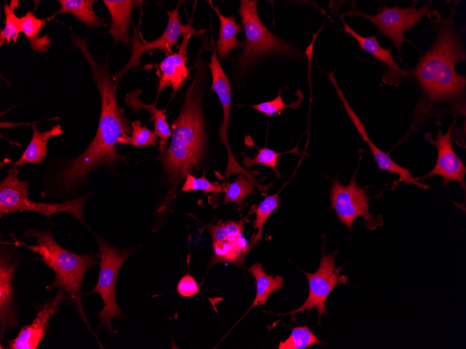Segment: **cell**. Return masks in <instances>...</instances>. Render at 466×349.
Returning <instances> with one entry per match:
<instances>
[{"instance_id": "obj_1", "label": "cell", "mask_w": 466, "mask_h": 349, "mask_svg": "<svg viewBox=\"0 0 466 349\" xmlns=\"http://www.w3.org/2000/svg\"><path fill=\"white\" fill-rule=\"evenodd\" d=\"M73 45L87 61L100 99V114L96 134L87 148L71 158L54 160L43 176V196H75L85 187L88 176L100 167L114 170L116 162H126V157L116 150L117 139L131 134V123L117 102L119 79L109 70L107 60L100 63L92 54L86 38L74 35Z\"/></svg>"}, {"instance_id": "obj_2", "label": "cell", "mask_w": 466, "mask_h": 349, "mask_svg": "<svg viewBox=\"0 0 466 349\" xmlns=\"http://www.w3.org/2000/svg\"><path fill=\"white\" fill-rule=\"evenodd\" d=\"M458 1H455L449 13L440 20L436 27L434 42L420 56L416 65L408 69V79L416 83L420 92L414 119L405 138L430 117L445 111L465 115L466 77L456 70L457 63L466 59L463 31L456 24Z\"/></svg>"}, {"instance_id": "obj_3", "label": "cell", "mask_w": 466, "mask_h": 349, "mask_svg": "<svg viewBox=\"0 0 466 349\" xmlns=\"http://www.w3.org/2000/svg\"><path fill=\"white\" fill-rule=\"evenodd\" d=\"M195 77L188 88L183 105L172 124V139L165 152L160 155L163 172L173 189L188 173L201 166L207 150L205 121L202 110L203 63L197 59Z\"/></svg>"}, {"instance_id": "obj_4", "label": "cell", "mask_w": 466, "mask_h": 349, "mask_svg": "<svg viewBox=\"0 0 466 349\" xmlns=\"http://www.w3.org/2000/svg\"><path fill=\"white\" fill-rule=\"evenodd\" d=\"M24 235L27 238H35L36 244H27L24 241L17 238L13 233L10 234L13 239V243L17 247L23 246L38 254L40 257L38 259L53 270L54 278L52 283L47 286V288L63 289L84 324L95 335L89 325L82 305V288L87 272L98 263L99 253L77 254L69 251L57 242L50 228L47 230L30 228L24 233Z\"/></svg>"}, {"instance_id": "obj_5", "label": "cell", "mask_w": 466, "mask_h": 349, "mask_svg": "<svg viewBox=\"0 0 466 349\" xmlns=\"http://www.w3.org/2000/svg\"><path fill=\"white\" fill-rule=\"evenodd\" d=\"M6 176L0 182V217L18 211H30L44 215L48 220L57 212H67L76 220L87 225L84 208L89 194L60 203H42L29 199V180L18 178L20 166L8 165Z\"/></svg>"}, {"instance_id": "obj_6", "label": "cell", "mask_w": 466, "mask_h": 349, "mask_svg": "<svg viewBox=\"0 0 466 349\" xmlns=\"http://www.w3.org/2000/svg\"><path fill=\"white\" fill-rule=\"evenodd\" d=\"M94 235L99 249L100 271L97 284L89 293L99 295L103 302V307L99 311L100 320L98 329L105 325L108 332L115 333L111 323L113 318L123 317V312L116 299V282L119 272L127 258L136 247L119 248L95 233Z\"/></svg>"}, {"instance_id": "obj_7", "label": "cell", "mask_w": 466, "mask_h": 349, "mask_svg": "<svg viewBox=\"0 0 466 349\" xmlns=\"http://www.w3.org/2000/svg\"><path fill=\"white\" fill-rule=\"evenodd\" d=\"M417 1L408 7L401 8L397 6L388 7L384 3H381L375 15H369L354 7L343 15H356L366 18L375 26L380 36H386L391 40L398 52L400 53L401 45L404 42L412 44V42L405 38V32L411 30L412 27L421 22L423 17H428L434 22H438L440 19L439 13L431 8V1H428L422 7H416Z\"/></svg>"}, {"instance_id": "obj_8", "label": "cell", "mask_w": 466, "mask_h": 349, "mask_svg": "<svg viewBox=\"0 0 466 349\" xmlns=\"http://www.w3.org/2000/svg\"><path fill=\"white\" fill-rule=\"evenodd\" d=\"M257 3L258 1L255 0L240 1L239 13L246 38L238 63L242 71L264 55H292L296 53L292 46L276 36L264 26L258 15Z\"/></svg>"}, {"instance_id": "obj_9", "label": "cell", "mask_w": 466, "mask_h": 349, "mask_svg": "<svg viewBox=\"0 0 466 349\" xmlns=\"http://www.w3.org/2000/svg\"><path fill=\"white\" fill-rule=\"evenodd\" d=\"M331 208L336 212L338 219L351 232L354 220L363 217L365 226L375 229L381 226L380 216L373 217L369 212V197L366 190L356 183L354 173L347 185H343L338 178L333 180L330 192Z\"/></svg>"}, {"instance_id": "obj_10", "label": "cell", "mask_w": 466, "mask_h": 349, "mask_svg": "<svg viewBox=\"0 0 466 349\" xmlns=\"http://www.w3.org/2000/svg\"><path fill=\"white\" fill-rule=\"evenodd\" d=\"M337 254L338 251L331 254H326L323 245L322 254L317 271L313 273L304 272L309 286L308 298L299 307L283 313L282 316L291 315L292 321L294 322L296 320V313L305 311L310 312L314 307H317L318 325H320L322 315H329L325 306L328 296L337 285L346 284L347 281V277L340 276L343 265L335 267Z\"/></svg>"}, {"instance_id": "obj_11", "label": "cell", "mask_w": 466, "mask_h": 349, "mask_svg": "<svg viewBox=\"0 0 466 349\" xmlns=\"http://www.w3.org/2000/svg\"><path fill=\"white\" fill-rule=\"evenodd\" d=\"M179 6L180 3L174 10H166L168 17L166 27L162 35L153 40L142 42L138 30L134 27V35L131 39V56L126 65L113 75L115 78L119 79L132 68L140 66L142 56L148 51L159 49L166 56L172 54V47L178 44L179 38L181 35L191 33L193 36H202L204 34V29L195 30L191 26L190 22L186 24L181 22L179 12Z\"/></svg>"}, {"instance_id": "obj_12", "label": "cell", "mask_w": 466, "mask_h": 349, "mask_svg": "<svg viewBox=\"0 0 466 349\" xmlns=\"http://www.w3.org/2000/svg\"><path fill=\"white\" fill-rule=\"evenodd\" d=\"M248 217L207 226L212 242L211 265L219 263H230L237 267L243 265L245 256L249 253L248 243L243 236Z\"/></svg>"}, {"instance_id": "obj_13", "label": "cell", "mask_w": 466, "mask_h": 349, "mask_svg": "<svg viewBox=\"0 0 466 349\" xmlns=\"http://www.w3.org/2000/svg\"><path fill=\"white\" fill-rule=\"evenodd\" d=\"M210 69L212 83L211 89L218 95L223 109V120L219 128L218 134L220 142L223 144L227 152V164L224 175L227 179L232 174H239L246 176L250 180H256L255 172L245 169L236 161L229 144L227 129L230 120L231 107V86L229 78L225 73L218 59L216 51L214 49L211 56V61L208 65Z\"/></svg>"}, {"instance_id": "obj_14", "label": "cell", "mask_w": 466, "mask_h": 349, "mask_svg": "<svg viewBox=\"0 0 466 349\" xmlns=\"http://www.w3.org/2000/svg\"><path fill=\"white\" fill-rule=\"evenodd\" d=\"M13 242H1L0 250V330L1 339L6 332L16 327L18 316L16 311L14 274L22 258Z\"/></svg>"}, {"instance_id": "obj_15", "label": "cell", "mask_w": 466, "mask_h": 349, "mask_svg": "<svg viewBox=\"0 0 466 349\" xmlns=\"http://www.w3.org/2000/svg\"><path fill=\"white\" fill-rule=\"evenodd\" d=\"M453 127V123L444 134L439 125L435 139H433L430 134L426 135V140L437 148V159L435 166L428 173L416 179L419 181L433 176H439L444 179L442 184L444 186H446L450 181H456L461 185L465 192L466 168L461 159L454 152L451 141Z\"/></svg>"}, {"instance_id": "obj_16", "label": "cell", "mask_w": 466, "mask_h": 349, "mask_svg": "<svg viewBox=\"0 0 466 349\" xmlns=\"http://www.w3.org/2000/svg\"><path fill=\"white\" fill-rule=\"evenodd\" d=\"M66 292L59 288L56 295L42 304L36 310L32 323L24 327L16 338L8 341L9 349H36L47 330L49 321L66 297Z\"/></svg>"}, {"instance_id": "obj_17", "label": "cell", "mask_w": 466, "mask_h": 349, "mask_svg": "<svg viewBox=\"0 0 466 349\" xmlns=\"http://www.w3.org/2000/svg\"><path fill=\"white\" fill-rule=\"evenodd\" d=\"M331 72L329 73V77L333 84L335 86V88L337 91V93L341 99L342 103L344 106L345 109L346 110L350 118L352 119L355 127L356 128L358 132L361 134L363 140L368 144L370 151L373 155L375 162L377 164V167L379 170L386 171L387 172L393 174L396 173L399 176L398 183L403 182L405 184H413L420 188L428 189L429 185L423 184L419 182L416 178H414L411 174L410 170L409 169L401 166L400 165L396 164L394 161L392 160L389 153H385L380 150L369 138L364 125L358 118L355 112L353 111L348 102L344 97V95L340 88L338 87L333 73Z\"/></svg>"}, {"instance_id": "obj_18", "label": "cell", "mask_w": 466, "mask_h": 349, "mask_svg": "<svg viewBox=\"0 0 466 349\" xmlns=\"http://www.w3.org/2000/svg\"><path fill=\"white\" fill-rule=\"evenodd\" d=\"M192 36L191 33L184 34L178 52L166 56L156 65V74L159 77L157 99L163 90L170 86L172 88V96L174 97L185 81L190 77L189 68L186 64L188 59L187 47Z\"/></svg>"}, {"instance_id": "obj_19", "label": "cell", "mask_w": 466, "mask_h": 349, "mask_svg": "<svg viewBox=\"0 0 466 349\" xmlns=\"http://www.w3.org/2000/svg\"><path fill=\"white\" fill-rule=\"evenodd\" d=\"M343 27L345 31L358 42L360 49L366 51L375 59L385 64L388 70L384 71L382 75L384 83L398 86L401 83L403 77L408 79L407 70L399 67L398 63L394 60L391 51L381 46L375 35L368 37L361 36L345 22Z\"/></svg>"}, {"instance_id": "obj_20", "label": "cell", "mask_w": 466, "mask_h": 349, "mask_svg": "<svg viewBox=\"0 0 466 349\" xmlns=\"http://www.w3.org/2000/svg\"><path fill=\"white\" fill-rule=\"evenodd\" d=\"M111 18L107 33L115 42H122L128 45L130 42L129 25L133 10L141 6L142 1L136 0H103Z\"/></svg>"}, {"instance_id": "obj_21", "label": "cell", "mask_w": 466, "mask_h": 349, "mask_svg": "<svg viewBox=\"0 0 466 349\" xmlns=\"http://www.w3.org/2000/svg\"><path fill=\"white\" fill-rule=\"evenodd\" d=\"M142 91L135 89L128 93L125 98L126 104L135 113L139 110H145L150 114V121L154 123V132L159 138L158 150L160 155L167 150V143L172 136V132L167 121V109H159L156 107V102L151 104L142 102L139 96Z\"/></svg>"}, {"instance_id": "obj_22", "label": "cell", "mask_w": 466, "mask_h": 349, "mask_svg": "<svg viewBox=\"0 0 466 349\" xmlns=\"http://www.w3.org/2000/svg\"><path fill=\"white\" fill-rule=\"evenodd\" d=\"M31 141L23 152L21 157L15 162L10 164L17 166H22L29 164H43V158L47 156V143L50 138L57 137L62 134L63 130L60 124H57L51 129L40 132L33 124L32 126Z\"/></svg>"}, {"instance_id": "obj_23", "label": "cell", "mask_w": 466, "mask_h": 349, "mask_svg": "<svg viewBox=\"0 0 466 349\" xmlns=\"http://www.w3.org/2000/svg\"><path fill=\"white\" fill-rule=\"evenodd\" d=\"M209 3L220 20L219 38L216 42L215 48L220 59L223 60L229 57L230 51L244 47L245 42L236 38L237 33L241 32L243 29L241 25L236 22L233 15L224 16L211 1H209Z\"/></svg>"}, {"instance_id": "obj_24", "label": "cell", "mask_w": 466, "mask_h": 349, "mask_svg": "<svg viewBox=\"0 0 466 349\" xmlns=\"http://www.w3.org/2000/svg\"><path fill=\"white\" fill-rule=\"evenodd\" d=\"M248 272L255 279L256 294L255 299L246 314L253 307L264 305L266 303L269 296L276 290H280L283 287V278L280 275L274 277L267 274L260 263L253 264Z\"/></svg>"}, {"instance_id": "obj_25", "label": "cell", "mask_w": 466, "mask_h": 349, "mask_svg": "<svg viewBox=\"0 0 466 349\" xmlns=\"http://www.w3.org/2000/svg\"><path fill=\"white\" fill-rule=\"evenodd\" d=\"M61 8L52 17V19L57 15L70 13L77 19L84 22L89 28L107 26L104 24V19L98 17L94 12L93 0H58Z\"/></svg>"}, {"instance_id": "obj_26", "label": "cell", "mask_w": 466, "mask_h": 349, "mask_svg": "<svg viewBox=\"0 0 466 349\" xmlns=\"http://www.w3.org/2000/svg\"><path fill=\"white\" fill-rule=\"evenodd\" d=\"M22 32L29 40L30 46L35 52H46L51 40L47 35L39 37L40 31L44 28L47 20L36 17L33 13L28 11L20 17Z\"/></svg>"}, {"instance_id": "obj_27", "label": "cell", "mask_w": 466, "mask_h": 349, "mask_svg": "<svg viewBox=\"0 0 466 349\" xmlns=\"http://www.w3.org/2000/svg\"><path fill=\"white\" fill-rule=\"evenodd\" d=\"M221 187L222 192L225 194V203L232 202L238 205H242L247 196L255 193V187L261 190L266 189L257 180H250L243 175H239L232 183L221 184Z\"/></svg>"}, {"instance_id": "obj_28", "label": "cell", "mask_w": 466, "mask_h": 349, "mask_svg": "<svg viewBox=\"0 0 466 349\" xmlns=\"http://www.w3.org/2000/svg\"><path fill=\"white\" fill-rule=\"evenodd\" d=\"M280 205L278 193L266 196L255 208V219L253 227L256 233L253 234L250 243H248V251L260 241L262 235L263 226L269 217Z\"/></svg>"}, {"instance_id": "obj_29", "label": "cell", "mask_w": 466, "mask_h": 349, "mask_svg": "<svg viewBox=\"0 0 466 349\" xmlns=\"http://www.w3.org/2000/svg\"><path fill=\"white\" fill-rule=\"evenodd\" d=\"M19 8L18 0H11L10 3H5L3 6V12L5 15L4 28L0 31V45L9 43L13 40L15 44L19 38V34L22 32V21L18 17L15 10Z\"/></svg>"}, {"instance_id": "obj_30", "label": "cell", "mask_w": 466, "mask_h": 349, "mask_svg": "<svg viewBox=\"0 0 466 349\" xmlns=\"http://www.w3.org/2000/svg\"><path fill=\"white\" fill-rule=\"evenodd\" d=\"M131 134H125L117 139V144H130L135 147L156 146L159 142L154 131L142 126L138 119L131 123Z\"/></svg>"}, {"instance_id": "obj_31", "label": "cell", "mask_w": 466, "mask_h": 349, "mask_svg": "<svg viewBox=\"0 0 466 349\" xmlns=\"http://www.w3.org/2000/svg\"><path fill=\"white\" fill-rule=\"evenodd\" d=\"M322 343L307 325H303L293 327L289 337L284 341H280L278 348L304 349Z\"/></svg>"}, {"instance_id": "obj_32", "label": "cell", "mask_w": 466, "mask_h": 349, "mask_svg": "<svg viewBox=\"0 0 466 349\" xmlns=\"http://www.w3.org/2000/svg\"><path fill=\"white\" fill-rule=\"evenodd\" d=\"M253 146L257 148V153L253 158L244 157L243 160L244 164L248 168H251L256 164H263L269 166L275 171L277 176H280L276 169L279 156L286 153H294L297 150V146L289 151L276 152L267 147L258 148L255 145Z\"/></svg>"}, {"instance_id": "obj_33", "label": "cell", "mask_w": 466, "mask_h": 349, "mask_svg": "<svg viewBox=\"0 0 466 349\" xmlns=\"http://www.w3.org/2000/svg\"><path fill=\"white\" fill-rule=\"evenodd\" d=\"M202 191L204 193L218 194L222 192L221 184L218 182H210L203 174L200 178H196L190 173H188L185 182L181 188V192Z\"/></svg>"}, {"instance_id": "obj_34", "label": "cell", "mask_w": 466, "mask_h": 349, "mask_svg": "<svg viewBox=\"0 0 466 349\" xmlns=\"http://www.w3.org/2000/svg\"><path fill=\"white\" fill-rule=\"evenodd\" d=\"M281 93L282 91L280 90L278 95L275 99L251 105V107L268 117H270L275 114L280 113L285 109L289 107L294 108V102H292L291 104H286L281 97Z\"/></svg>"}, {"instance_id": "obj_35", "label": "cell", "mask_w": 466, "mask_h": 349, "mask_svg": "<svg viewBox=\"0 0 466 349\" xmlns=\"http://www.w3.org/2000/svg\"><path fill=\"white\" fill-rule=\"evenodd\" d=\"M176 290L184 297H190L200 293L199 285L190 274L183 275L177 284Z\"/></svg>"}]
</instances>
